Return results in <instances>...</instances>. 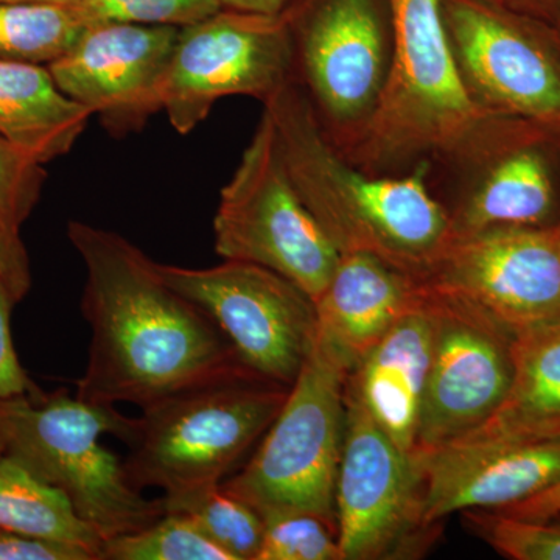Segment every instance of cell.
I'll return each mask as SVG.
<instances>
[{
    "mask_svg": "<svg viewBox=\"0 0 560 560\" xmlns=\"http://www.w3.org/2000/svg\"><path fill=\"white\" fill-rule=\"evenodd\" d=\"M91 117L47 66L0 60V136L32 160L46 165L68 154Z\"/></svg>",
    "mask_w": 560,
    "mask_h": 560,
    "instance_id": "44dd1931",
    "label": "cell"
},
{
    "mask_svg": "<svg viewBox=\"0 0 560 560\" xmlns=\"http://www.w3.org/2000/svg\"><path fill=\"white\" fill-rule=\"evenodd\" d=\"M430 352L431 319L423 287L418 305L364 355L346 382L375 423L410 455L418 440Z\"/></svg>",
    "mask_w": 560,
    "mask_h": 560,
    "instance_id": "d6986e66",
    "label": "cell"
},
{
    "mask_svg": "<svg viewBox=\"0 0 560 560\" xmlns=\"http://www.w3.org/2000/svg\"><path fill=\"white\" fill-rule=\"evenodd\" d=\"M423 287L431 352L415 452L453 444L481 427L514 375V331L466 298Z\"/></svg>",
    "mask_w": 560,
    "mask_h": 560,
    "instance_id": "4fadbf2b",
    "label": "cell"
},
{
    "mask_svg": "<svg viewBox=\"0 0 560 560\" xmlns=\"http://www.w3.org/2000/svg\"><path fill=\"white\" fill-rule=\"evenodd\" d=\"M512 442H560V320L515 334L514 375L503 404L453 444Z\"/></svg>",
    "mask_w": 560,
    "mask_h": 560,
    "instance_id": "ffe728a7",
    "label": "cell"
},
{
    "mask_svg": "<svg viewBox=\"0 0 560 560\" xmlns=\"http://www.w3.org/2000/svg\"><path fill=\"white\" fill-rule=\"evenodd\" d=\"M257 560H342L337 529L305 512L276 515L265 521Z\"/></svg>",
    "mask_w": 560,
    "mask_h": 560,
    "instance_id": "4316f807",
    "label": "cell"
},
{
    "mask_svg": "<svg viewBox=\"0 0 560 560\" xmlns=\"http://www.w3.org/2000/svg\"><path fill=\"white\" fill-rule=\"evenodd\" d=\"M559 226H560V223H559Z\"/></svg>",
    "mask_w": 560,
    "mask_h": 560,
    "instance_id": "f35d334b",
    "label": "cell"
},
{
    "mask_svg": "<svg viewBox=\"0 0 560 560\" xmlns=\"http://www.w3.org/2000/svg\"><path fill=\"white\" fill-rule=\"evenodd\" d=\"M0 560H101L80 545L0 529Z\"/></svg>",
    "mask_w": 560,
    "mask_h": 560,
    "instance_id": "4dcf8cb0",
    "label": "cell"
},
{
    "mask_svg": "<svg viewBox=\"0 0 560 560\" xmlns=\"http://www.w3.org/2000/svg\"><path fill=\"white\" fill-rule=\"evenodd\" d=\"M452 180L453 234L560 223V130L490 116L469 142L431 168Z\"/></svg>",
    "mask_w": 560,
    "mask_h": 560,
    "instance_id": "9c48e42d",
    "label": "cell"
},
{
    "mask_svg": "<svg viewBox=\"0 0 560 560\" xmlns=\"http://www.w3.org/2000/svg\"><path fill=\"white\" fill-rule=\"evenodd\" d=\"M481 2L551 25L558 24L560 20V0H481Z\"/></svg>",
    "mask_w": 560,
    "mask_h": 560,
    "instance_id": "836d02e7",
    "label": "cell"
},
{
    "mask_svg": "<svg viewBox=\"0 0 560 560\" xmlns=\"http://www.w3.org/2000/svg\"><path fill=\"white\" fill-rule=\"evenodd\" d=\"M294 187L338 253H368L422 280L453 237L425 172L374 176L330 142L296 79L264 103Z\"/></svg>",
    "mask_w": 560,
    "mask_h": 560,
    "instance_id": "7a4b0ae2",
    "label": "cell"
},
{
    "mask_svg": "<svg viewBox=\"0 0 560 560\" xmlns=\"http://www.w3.org/2000/svg\"><path fill=\"white\" fill-rule=\"evenodd\" d=\"M493 512L510 515V517L526 518V521H547V518L556 517V515H560V480L555 482L551 488L541 490L540 493L522 501V503Z\"/></svg>",
    "mask_w": 560,
    "mask_h": 560,
    "instance_id": "d6a6232c",
    "label": "cell"
},
{
    "mask_svg": "<svg viewBox=\"0 0 560 560\" xmlns=\"http://www.w3.org/2000/svg\"><path fill=\"white\" fill-rule=\"evenodd\" d=\"M296 79L293 40L283 18L221 9L179 28L162 110L173 130L190 135L220 98L261 103Z\"/></svg>",
    "mask_w": 560,
    "mask_h": 560,
    "instance_id": "7c38bea8",
    "label": "cell"
},
{
    "mask_svg": "<svg viewBox=\"0 0 560 560\" xmlns=\"http://www.w3.org/2000/svg\"><path fill=\"white\" fill-rule=\"evenodd\" d=\"M162 279L223 331L243 366L291 386L311 355L318 330L307 291L276 271L224 260L210 268L158 264Z\"/></svg>",
    "mask_w": 560,
    "mask_h": 560,
    "instance_id": "8fae6325",
    "label": "cell"
},
{
    "mask_svg": "<svg viewBox=\"0 0 560 560\" xmlns=\"http://www.w3.org/2000/svg\"><path fill=\"white\" fill-rule=\"evenodd\" d=\"M555 27H556V31H558V35L560 38V20L558 21V24L555 25Z\"/></svg>",
    "mask_w": 560,
    "mask_h": 560,
    "instance_id": "74e56055",
    "label": "cell"
},
{
    "mask_svg": "<svg viewBox=\"0 0 560 560\" xmlns=\"http://www.w3.org/2000/svg\"><path fill=\"white\" fill-rule=\"evenodd\" d=\"M0 425L7 453L60 489L103 541L147 528L164 515L161 499H145L125 464L101 442L103 434L127 444L135 436L136 419L114 405L39 390L2 401Z\"/></svg>",
    "mask_w": 560,
    "mask_h": 560,
    "instance_id": "277c9868",
    "label": "cell"
},
{
    "mask_svg": "<svg viewBox=\"0 0 560 560\" xmlns=\"http://www.w3.org/2000/svg\"><path fill=\"white\" fill-rule=\"evenodd\" d=\"M346 433L335 489L342 560L401 558L422 525V478L418 463L375 423L348 389Z\"/></svg>",
    "mask_w": 560,
    "mask_h": 560,
    "instance_id": "5bb4252c",
    "label": "cell"
},
{
    "mask_svg": "<svg viewBox=\"0 0 560 560\" xmlns=\"http://www.w3.org/2000/svg\"><path fill=\"white\" fill-rule=\"evenodd\" d=\"M296 80L337 150L366 128L393 61L388 0H289Z\"/></svg>",
    "mask_w": 560,
    "mask_h": 560,
    "instance_id": "ba28073f",
    "label": "cell"
},
{
    "mask_svg": "<svg viewBox=\"0 0 560 560\" xmlns=\"http://www.w3.org/2000/svg\"><path fill=\"white\" fill-rule=\"evenodd\" d=\"M179 28L121 22L91 25L47 68L68 97L121 138L145 127L162 110Z\"/></svg>",
    "mask_w": 560,
    "mask_h": 560,
    "instance_id": "2e32d148",
    "label": "cell"
},
{
    "mask_svg": "<svg viewBox=\"0 0 560 560\" xmlns=\"http://www.w3.org/2000/svg\"><path fill=\"white\" fill-rule=\"evenodd\" d=\"M47 172L0 136V220L21 230L38 206Z\"/></svg>",
    "mask_w": 560,
    "mask_h": 560,
    "instance_id": "f1b7e54d",
    "label": "cell"
},
{
    "mask_svg": "<svg viewBox=\"0 0 560 560\" xmlns=\"http://www.w3.org/2000/svg\"><path fill=\"white\" fill-rule=\"evenodd\" d=\"M88 27L75 3L0 2V60L49 66Z\"/></svg>",
    "mask_w": 560,
    "mask_h": 560,
    "instance_id": "603a6c76",
    "label": "cell"
},
{
    "mask_svg": "<svg viewBox=\"0 0 560 560\" xmlns=\"http://www.w3.org/2000/svg\"><path fill=\"white\" fill-rule=\"evenodd\" d=\"M213 246L221 259L260 265L290 279L313 301L337 270L340 253L294 187L267 109L220 191Z\"/></svg>",
    "mask_w": 560,
    "mask_h": 560,
    "instance_id": "52a82bcc",
    "label": "cell"
},
{
    "mask_svg": "<svg viewBox=\"0 0 560 560\" xmlns=\"http://www.w3.org/2000/svg\"><path fill=\"white\" fill-rule=\"evenodd\" d=\"M20 302L13 291L0 282V404L40 390L22 368L11 335V313Z\"/></svg>",
    "mask_w": 560,
    "mask_h": 560,
    "instance_id": "f546056e",
    "label": "cell"
},
{
    "mask_svg": "<svg viewBox=\"0 0 560 560\" xmlns=\"http://www.w3.org/2000/svg\"><path fill=\"white\" fill-rule=\"evenodd\" d=\"M471 528L493 550L512 560H560V515L526 521L493 511H469Z\"/></svg>",
    "mask_w": 560,
    "mask_h": 560,
    "instance_id": "484cf974",
    "label": "cell"
},
{
    "mask_svg": "<svg viewBox=\"0 0 560 560\" xmlns=\"http://www.w3.org/2000/svg\"><path fill=\"white\" fill-rule=\"evenodd\" d=\"M0 282L22 301L32 287L31 260L21 238V230L0 220Z\"/></svg>",
    "mask_w": 560,
    "mask_h": 560,
    "instance_id": "1f68e13d",
    "label": "cell"
},
{
    "mask_svg": "<svg viewBox=\"0 0 560 560\" xmlns=\"http://www.w3.org/2000/svg\"><path fill=\"white\" fill-rule=\"evenodd\" d=\"M0 2L75 3V2H80V0H0Z\"/></svg>",
    "mask_w": 560,
    "mask_h": 560,
    "instance_id": "d590c367",
    "label": "cell"
},
{
    "mask_svg": "<svg viewBox=\"0 0 560 560\" xmlns=\"http://www.w3.org/2000/svg\"><path fill=\"white\" fill-rule=\"evenodd\" d=\"M68 237L86 271L81 312L92 331L79 399L143 408L245 368L217 324L173 290L138 246L77 220Z\"/></svg>",
    "mask_w": 560,
    "mask_h": 560,
    "instance_id": "6da1fadb",
    "label": "cell"
},
{
    "mask_svg": "<svg viewBox=\"0 0 560 560\" xmlns=\"http://www.w3.org/2000/svg\"><path fill=\"white\" fill-rule=\"evenodd\" d=\"M422 280L368 253L341 254L316 304V345L352 372L422 298Z\"/></svg>",
    "mask_w": 560,
    "mask_h": 560,
    "instance_id": "ac0fdd59",
    "label": "cell"
},
{
    "mask_svg": "<svg viewBox=\"0 0 560 560\" xmlns=\"http://www.w3.org/2000/svg\"><path fill=\"white\" fill-rule=\"evenodd\" d=\"M219 2L223 9L278 16L285 9L289 0H219Z\"/></svg>",
    "mask_w": 560,
    "mask_h": 560,
    "instance_id": "e575fe53",
    "label": "cell"
},
{
    "mask_svg": "<svg viewBox=\"0 0 560 560\" xmlns=\"http://www.w3.org/2000/svg\"><path fill=\"white\" fill-rule=\"evenodd\" d=\"M0 529L80 545L102 560L103 539L81 521L68 497L16 458L0 456Z\"/></svg>",
    "mask_w": 560,
    "mask_h": 560,
    "instance_id": "7402d4cb",
    "label": "cell"
},
{
    "mask_svg": "<svg viewBox=\"0 0 560 560\" xmlns=\"http://www.w3.org/2000/svg\"><path fill=\"white\" fill-rule=\"evenodd\" d=\"M289 390L241 368L140 408L128 477L164 493L223 482L270 429Z\"/></svg>",
    "mask_w": 560,
    "mask_h": 560,
    "instance_id": "5b68a950",
    "label": "cell"
},
{
    "mask_svg": "<svg viewBox=\"0 0 560 560\" xmlns=\"http://www.w3.org/2000/svg\"><path fill=\"white\" fill-rule=\"evenodd\" d=\"M75 5L90 25L121 22L172 27L208 20L223 9L219 0H80Z\"/></svg>",
    "mask_w": 560,
    "mask_h": 560,
    "instance_id": "83f0119b",
    "label": "cell"
},
{
    "mask_svg": "<svg viewBox=\"0 0 560 560\" xmlns=\"http://www.w3.org/2000/svg\"><path fill=\"white\" fill-rule=\"evenodd\" d=\"M102 560H232L190 518L164 514L147 528L103 541Z\"/></svg>",
    "mask_w": 560,
    "mask_h": 560,
    "instance_id": "d4e9b609",
    "label": "cell"
},
{
    "mask_svg": "<svg viewBox=\"0 0 560 560\" xmlns=\"http://www.w3.org/2000/svg\"><path fill=\"white\" fill-rule=\"evenodd\" d=\"M422 282L466 298L517 334L560 320V226L453 234Z\"/></svg>",
    "mask_w": 560,
    "mask_h": 560,
    "instance_id": "9a60e30c",
    "label": "cell"
},
{
    "mask_svg": "<svg viewBox=\"0 0 560 560\" xmlns=\"http://www.w3.org/2000/svg\"><path fill=\"white\" fill-rule=\"evenodd\" d=\"M389 77L366 128L338 150L374 176L425 172L463 149L492 114L470 101L453 58L441 0H388Z\"/></svg>",
    "mask_w": 560,
    "mask_h": 560,
    "instance_id": "3957f363",
    "label": "cell"
},
{
    "mask_svg": "<svg viewBox=\"0 0 560 560\" xmlns=\"http://www.w3.org/2000/svg\"><path fill=\"white\" fill-rule=\"evenodd\" d=\"M459 79L482 113L560 130V38L555 25L481 0H441Z\"/></svg>",
    "mask_w": 560,
    "mask_h": 560,
    "instance_id": "30bf717a",
    "label": "cell"
},
{
    "mask_svg": "<svg viewBox=\"0 0 560 560\" xmlns=\"http://www.w3.org/2000/svg\"><path fill=\"white\" fill-rule=\"evenodd\" d=\"M7 453L5 434H3L2 425H0V456Z\"/></svg>",
    "mask_w": 560,
    "mask_h": 560,
    "instance_id": "8d00e7d4",
    "label": "cell"
},
{
    "mask_svg": "<svg viewBox=\"0 0 560 560\" xmlns=\"http://www.w3.org/2000/svg\"><path fill=\"white\" fill-rule=\"evenodd\" d=\"M348 377L315 341L259 448L238 474L221 482L264 522L305 512L337 529L335 489L345 445Z\"/></svg>",
    "mask_w": 560,
    "mask_h": 560,
    "instance_id": "8992f818",
    "label": "cell"
},
{
    "mask_svg": "<svg viewBox=\"0 0 560 560\" xmlns=\"http://www.w3.org/2000/svg\"><path fill=\"white\" fill-rule=\"evenodd\" d=\"M412 456L427 529L456 512L514 506L560 480V442L451 444Z\"/></svg>",
    "mask_w": 560,
    "mask_h": 560,
    "instance_id": "e0dca14e",
    "label": "cell"
},
{
    "mask_svg": "<svg viewBox=\"0 0 560 560\" xmlns=\"http://www.w3.org/2000/svg\"><path fill=\"white\" fill-rule=\"evenodd\" d=\"M161 501L164 514L190 518L232 560H257L264 540V518L221 482L164 493Z\"/></svg>",
    "mask_w": 560,
    "mask_h": 560,
    "instance_id": "cb8c5ba5",
    "label": "cell"
}]
</instances>
